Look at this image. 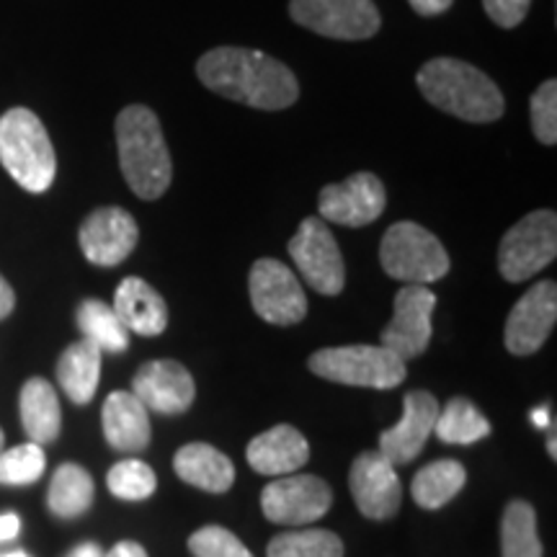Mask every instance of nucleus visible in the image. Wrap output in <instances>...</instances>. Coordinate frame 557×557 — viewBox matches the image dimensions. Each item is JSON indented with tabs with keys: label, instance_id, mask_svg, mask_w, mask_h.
<instances>
[{
	"label": "nucleus",
	"instance_id": "nucleus-6",
	"mask_svg": "<svg viewBox=\"0 0 557 557\" xmlns=\"http://www.w3.org/2000/svg\"><path fill=\"white\" fill-rule=\"evenodd\" d=\"M380 263L403 284H434L449 274V253L434 233L416 222H395L380 243Z\"/></svg>",
	"mask_w": 557,
	"mask_h": 557
},
{
	"label": "nucleus",
	"instance_id": "nucleus-23",
	"mask_svg": "<svg viewBox=\"0 0 557 557\" xmlns=\"http://www.w3.org/2000/svg\"><path fill=\"white\" fill-rule=\"evenodd\" d=\"M101 348L81 338L70 344L58 359V382L75 406L94 400L101 380Z\"/></svg>",
	"mask_w": 557,
	"mask_h": 557
},
{
	"label": "nucleus",
	"instance_id": "nucleus-20",
	"mask_svg": "<svg viewBox=\"0 0 557 557\" xmlns=\"http://www.w3.org/2000/svg\"><path fill=\"white\" fill-rule=\"evenodd\" d=\"M111 308L120 315L124 329L135 336L152 338L169 329V305L156 287L139 276L122 278Z\"/></svg>",
	"mask_w": 557,
	"mask_h": 557
},
{
	"label": "nucleus",
	"instance_id": "nucleus-22",
	"mask_svg": "<svg viewBox=\"0 0 557 557\" xmlns=\"http://www.w3.org/2000/svg\"><path fill=\"white\" fill-rule=\"evenodd\" d=\"M173 470L184 483L207 493H227L235 483V468L230 457L201 442L181 447L173 457Z\"/></svg>",
	"mask_w": 557,
	"mask_h": 557
},
{
	"label": "nucleus",
	"instance_id": "nucleus-39",
	"mask_svg": "<svg viewBox=\"0 0 557 557\" xmlns=\"http://www.w3.org/2000/svg\"><path fill=\"white\" fill-rule=\"evenodd\" d=\"M16 308V295H13L11 284L5 282L3 274H0V320H5Z\"/></svg>",
	"mask_w": 557,
	"mask_h": 557
},
{
	"label": "nucleus",
	"instance_id": "nucleus-1",
	"mask_svg": "<svg viewBox=\"0 0 557 557\" xmlns=\"http://www.w3.org/2000/svg\"><path fill=\"white\" fill-rule=\"evenodd\" d=\"M197 75L218 96L263 111L289 109L299 96L295 73L259 50L218 47L197 62Z\"/></svg>",
	"mask_w": 557,
	"mask_h": 557
},
{
	"label": "nucleus",
	"instance_id": "nucleus-8",
	"mask_svg": "<svg viewBox=\"0 0 557 557\" xmlns=\"http://www.w3.org/2000/svg\"><path fill=\"white\" fill-rule=\"evenodd\" d=\"M289 256L295 261L308 287L318 295L336 297L346 284L344 256L331 227L320 218H308L297 227L295 238L289 240Z\"/></svg>",
	"mask_w": 557,
	"mask_h": 557
},
{
	"label": "nucleus",
	"instance_id": "nucleus-34",
	"mask_svg": "<svg viewBox=\"0 0 557 557\" xmlns=\"http://www.w3.org/2000/svg\"><path fill=\"white\" fill-rule=\"evenodd\" d=\"M532 129L542 145L557 143V83L545 81L532 96Z\"/></svg>",
	"mask_w": 557,
	"mask_h": 557
},
{
	"label": "nucleus",
	"instance_id": "nucleus-4",
	"mask_svg": "<svg viewBox=\"0 0 557 557\" xmlns=\"http://www.w3.org/2000/svg\"><path fill=\"white\" fill-rule=\"evenodd\" d=\"M0 163L21 189L45 194L58 173L52 139L32 109L16 107L0 116Z\"/></svg>",
	"mask_w": 557,
	"mask_h": 557
},
{
	"label": "nucleus",
	"instance_id": "nucleus-2",
	"mask_svg": "<svg viewBox=\"0 0 557 557\" xmlns=\"http://www.w3.org/2000/svg\"><path fill=\"white\" fill-rule=\"evenodd\" d=\"M418 90L431 107L462 122L487 124L504 114V94L483 70L465 60L436 58L418 70Z\"/></svg>",
	"mask_w": 557,
	"mask_h": 557
},
{
	"label": "nucleus",
	"instance_id": "nucleus-33",
	"mask_svg": "<svg viewBox=\"0 0 557 557\" xmlns=\"http://www.w3.org/2000/svg\"><path fill=\"white\" fill-rule=\"evenodd\" d=\"M189 549L194 557H253L225 527H201L189 537Z\"/></svg>",
	"mask_w": 557,
	"mask_h": 557
},
{
	"label": "nucleus",
	"instance_id": "nucleus-43",
	"mask_svg": "<svg viewBox=\"0 0 557 557\" xmlns=\"http://www.w3.org/2000/svg\"><path fill=\"white\" fill-rule=\"evenodd\" d=\"M3 444H5V436H3V429H0V451H3Z\"/></svg>",
	"mask_w": 557,
	"mask_h": 557
},
{
	"label": "nucleus",
	"instance_id": "nucleus-36",
	"mask_svg": "<svg viewBox=\"0 0 557 557\" xmlns=\"http://www.w3.org/2000/svg\"><path fill=\"white\" fill-rule=\"evenodd\" d=\"M410 9H413L418 16H438V13L449 11V5L455 3V0H408Z\"/></svg>",
	"mask_w": 557,
	"mask_h": 557
},
{
	"label": "nucleus",
	"instance_id": "nucleus-37",
	"mask_svg": "<svg viewBox=\"0 0 557 557\" xmlns=\"http://www.w3.org/2000/svg\"><path fill=\"white\" fill-rule=\"evenodd\" d=\"M21 532V519L16 513H0V542L16 540Z\"/></svg>",
	"mask_w": 557,
	"mask_h": 557
},
{
	"label": "nucleus",
	"instance_id": "nucleus-32",
	"mask_svg": "<svg viewBox=\"0 0 557 557\" xmlns=\"http://www.w3.org/2000/svg\"><path fill=\"white\" fill-rule=\"evenodd\" d=\"M47 457L39 444H21L9 451H0V483L3 485H29L45 475Z\"/></svg>",
	"mask_w": 557,
	"mask_h": 557
},
{
	"label": "nucleus",
	"instance_id": "nucleus-9",
	"mask_svg": "<svg viewBox=\"0 0 557 557\" xmlns=\"http://www.w3.org/2000/svg\"><path fill=\"white\" fill-rule=\"evenodd\" d=\"M250 305L256 315L271 325H297L308 315V297L299 278L282 261L261 259L253 263L248 278Z\"/></svg>",
	"mask_w": 557,
	"mask_h": 557
},
{
	"label": "nucleus",
	"instance_id": "nucleus-14",
	"mask_svg": "<svg viewBox=\"0 0 557 557\" xmlns=\"http://www.w3.org/2000/svg\"><path fill=\"white\" fill-rule=\"evenodd\" d=\"M348 487L361 517L367 519H393L403 504V487L395 465L387 462L380 451H361L354 459Z\"/></svg>",
	"mask_w": 557,
	"mask_h": 557
},
{
	"label": "nucleus",
	"instance_id": "nucleus-15",
	"mask_svg": "<svg viewBox=\"0 0 557 557\" xmlns=\"http://www.w3.org/2000/svg\"><path fill=\"white\" fill-rule=\"evenodd\" d=\"M81 250L94 267H120L129 259L139 240V227L127 209L101 207L83 220Z\"/></svg>",
	"mask_w": 557,
	"mask_h": 557
},
{
	"label": "nucleus",
	"instance_id": "nucleus-21",
	"mask_svg": "<svg viewBox=\"0 0 557 557\" xmlns=\"http://www.w3.org/2000/svg\"><path fill=\"white\" fill-rule=\"evenodd\" d=\"M103 436L114 449L137 455L150 444V410L129 389H114L101 408Z\"/></svg>",
	"mask_w": 557,
	"mask_h": 557
},
{
	"label": "nucleus",
	"instance_id": "nucleus-30",
	"mask_svg": "<svg viewBox=\"0 0 557 557\" xmlns=\"http://www.w3.org/2000/svg\"><path fill=\"white\" fill-rule=\"evenodd\" d=\"M269 557H344V542L329 529H297L269 542Z\"/></svg>",
	"mask_w": 557,
	"mask_h": 557
},
{
	"label": "nucleus",
	"instance_id": "nucleus-13",
	"mask_svg": "<svg viewBox=\"0 0 557 557\" xmlns=\"http://www.w3.org/2000/svg\"><path fill=\"white\" fill-rule=\"evenodd\" d=\"M387 194L374 173H354L341 184H331L320 191V218L346 227H364L385 212Z\"/></svg>",
	"mask_w": 557,
	"mask_h": 557
},
{
	"label": "nucleus",
	"instance_id": "nucleus-11",
	"mask_svg": "<svg viewBox=\"0 0 557 557\" xmlns=\"http://www.w3.org/2000/svg\"><path fill=\"white\" fill-rule=\"evenodd\" d=\"M333 491L318 475H284L261 493V511L271 524L305 527L329 513Z\"/></svg>",
	"mask_w": 557,
	"mask_h": 557
},
{
	"label": "nucleus",
	"instance_id": "nucleus-42",
	"mask_svg": "<svg viewBox=\"0 0 557 557\" xmlns=\"http://www.w3.org/2000/svg\"><path fill=\"white\" fill-rule=\"evenodd\" d=\"M0 557H29V555L21 553V549H16V553H5V555H0Z\"/></svg>",
	"mask_w": 557,
	"mask_h": 557
},
{
	"label": "nucleus",
	"instance_id": "nucleus-35",
	"mask_svg": "<svg viewBox=\"0 0 557 557\" xmlns=\"http://www.w3.org/2000/svg\"><path fill=\"white\" fill-rule=\"evenodd\" d=\"M532 0H483V9L500 29H513L527 18Z\"/></svg>",
	"mask_w": 557,
	"mask_h": 557
},
{
	"label": "nucleus",
	"instance_id": "nucleus-3",
	"mask_svg": "<svg viewBox=\"0 0 557 557\" xmlns=\"http://www.w3.org/2000/svg\"><path fill=\"white\" fill-rule=\"evenodd\" d=\"M116 148L124 181L139 199H160L171 186L173 165L156 111L135 103L116 116Z\"/></svg>",
	"mask_w": 557,
	"mask_h": 557
},
{
	"label": "nucleus",
	"instance_id": "nucleus-28",
	"mask_svg": "<svg viewBox=\"0 0 557 557\" xmlns=\"http://www.w3.org/2000/svg\"><path fill=\"white\" fill-rule=\"evenodd\" d=\"M500 557H542L537 513L527 500H511L500 519Z\"/></svg>",
	"mask_w": 557,
	"mask_h": 557
},
{
	"label": "nucleus",
	"instance_id": "nucleus-24",
	"mask_svg": "<svg viewBox=\"0 0 557 557\" xmlns=\"http://www.w3.org/2000/svg\"><path fill=\"white\" fill-rule=\"evenodd\" d=\"M18 410H21L24 431L29 434L34 444L45 447V444H52L54 438L60 436V429H62L60 400H58V393H54V387L47 380L32 377L24 387H21Z\"/></svg>",
	"mask_w": 557,
	"mask_h": 557
},
{
	"label": "nucleus",
	"instance_id": "nucleus-16",
	"mask_svg": "<svg viewBox=\"0 0 557 557\" xmlns=\"http://www.w3.org/2000/svg\"><path fill=\"white\" fill-rule=\"evenodd\" d=\"M557 320V284L540 282L513 305L506 320L504 344L513 357H529L540 351L555 329Z\"/></svg>",
	"mask_w": 557,
	"mask_h": 557
},
{
	"label": "nucleus",
	"instance_id": "nucleus-26",
	"mask_svg": "<svg viewBox=\"0 0 557 557\" xmlns=\"http://www.w3.org/2000/svg\"><path fill=\"white\" fill-rule=\"evenodd\" d=\"M94 478L81 465L67 462L54 470L50 493H47V506H50L54 517L75 519L88 511L90 504H94Z\"/></svg>",
	"mask_w": 557,
	"mask_h": 557
},
{
	"label": "nucleus",
	"instance_id": "nucleus-27",
	"mask_svg": "<svg viewBox=\"0 0 557 557\" xmlns=\"http://www.w3.org/2000/svg\"><path fill=\"white\" fill-rule=\"evenodd\" d=\"M75 320H78L83 338L99 346L101 351L122 354L129 348V331L124 329L114 308L101 302V299H86V302H81Z\"/></svg>",
	"mask_w": 557,
	"mask_h": 557
},
{
	"label": "nucleus",
	"instance_id": "nucleus-25",
	"mask_svg": "<svg viewBox=\"0 0 557 557\" xmlns=\"http://www.w3.org/2000/svg\"><path fill=\"white\" fill-rule=\"evenodd\" d=\"M465 483H468V470L457 459H436V462L416 472L413 483H410V496L426 511H436V508L449 504L462 491Z\"/></svg>",
	"mask_w": 557,
	"mask_h": 557
},
{
	"label": "nucleus",
	"instance_id": "nucleus-31",
	"mask_svg": "<svg viewBox=\"0 0 557 557\" xmlns=\"http://www.w3.org/2000/svg\"><path fill=\"white\" fill-rule=\"evenodd\" d=\"M109 491L122 500H145L156 493L158 478L150 465L143 459H122L107 475Z\"/></svg>",
	"mask_w": 557,
	"mask_h": 557
},
{
	"label": "nucleus",
	"instance_id": "nucleus-5",
	"mask_svg": "<svg viewBox=\"0 0 557 557\" xmlns=\"http://www.w3.org/2000/svg\"><path fill=\"white\" fill-rule=\"evenodd\" d=\"M310 372L320 380L351 387L393 389L406 380V361L385 346H333L320 348L308 359Z\"/></svg>",
	"mask_w": 557,
	"mask_h": 557
},
{
	"label": "nucleus",
	"instance_id": "nucleus-40",
	"mask_svg": "<svg viewBox=\"0 0 557 557\" xmlns=\"http://www.w3.org/2000/svg\"><path fill=\"white\" fill-rule=\"evenodd\" d=\"M67 557H103V553L99 545H94V542H83V545L70 549Z\"/></svg>",
	"mask_w": 557,
	"mask_h": 557
},
{
	"label": "nucleus",
	"instance_id": "nucleus-17",
	"mask_svg": "<svg viewBox=\"0 0 557 557\" xmlns=\"http://www.w3.org/2000/svg\"><path fill=\"white\" fill-rule=\"evenodd\" d=\"M129 393L148 410L178 416L191 408L197 398V385L184 364L173 359H156L137 369Z\"/></svg>",
	"mask_w": 557,
	"mask_h": 557
},
{
	"label": "nucleus",
	"instance_id": "nucleus-19",
	"mask_svg": "<svg viewBox=\"0 0 557 557\" xmlns=\"http://www.w3.org/2000/svg\"><path fill=\"white\" fill-rule=\"evenodd\" d=\"M246 459L259 475H292L308 465L310 444L302 431L278 423L248 444Z\"/></svg>",
	"mask_w": 557,
	"mask_h": 557
},
{
	"label": "nucleus",
	"instance_id": "nucleus-10",
	"mask_svg": "<svg viewBox=\"0 0 557 557\" xmlns=\"http://www.w3.org/2000/svg\"><path fill=\"white\" fill-rule=\"evenodd\" d=\"M292 18L329 39L359 41L380 29V11L372 0H292Z\"/></svg>",
	"mask_w": 557,
	"mask_h": 557
},
{
	"label": "nucleus",
	"instance_id": "nucleus-7",
	"mask_svg": "<svg viewBox=\"0 0 557 557\" xmlns=\"http://www.w3.org/2000/svg\"><path fill=\"white\" fill-rule=\"evenodd\" d=\"M557 256V218L553 209L521 218L498 246V271L506 282H527Z\"/></svg>",
	"mask_w": 557,
	"mask_h": 557
},
{
	"label": "nucleus",
	"instance_id": "nucleus-18",
	"mask_svg": "<svg viewBox=\"0 0 557 557\" xmlns=\"http://www.w3.org/2000/svg\"><path fill=\"white\" fill-rule=\"evenodd\" d=\"M438 400L426 389H413L403 400V416L393 429L382 431L380 434V455L398 465H408L421 455L426 447L429 436L434 434L436 416H438Z\"/></svg>",
	"mask_w": 557,
	"mask_h": 557
},
{
	"label": "nucleus",
	"instance_id": "nucleus-38",
	"mask_svg": "<svg viewBox=\"0 0 557 557\" xmlns=\"http://www.w3.org/2000/svg\"><path fill=\"white\" fill-rule=\"evenodd\" d=\"M103 557H148V553H145V547L137 545V542L124 540V542H116V545L111 547Z\"/></svg>",
	"mask_w": 557,
	"mask_h": 557
},
{
	"label": "nucleus",
	"instance_id": "nucleus-41",
	"mask_svg": "<svg viewBox=\"0 0 557 557\" xmlns=\"http://www.w3.org/2000/svg\"><path fill=\"white\" fill-rule=\"evenodd\" d=\"M532 423H534V426H540V429H547V423H549L547 410H545V408L534 410V413H532Z\"/></svg>",
	"mask_w": 557,
	"mask_h": 557
},
{
	"label": "nucleus",
	"instance_id": "nucleus-29",
	"mask_svg": "<svg viewBox=\"0 0 557 557\" xmlns=\"http://www.w3.org/2000/svg\"><path fill=\"white\" fill-rule=\"evenodd\" d=\"M434 434L444 444H475L491 434V423L468 398H451L438 408Z\"/></svg>",
	"mask_w": 557,
	"mask_h": 557
},
{
	"label": "nucleus",
	"instance_id": "nucleus-12",
	"mask_svg": "<svg viewBox=\"0 0 557 557\" xmlns=\"http://www.w3.org/2000/svg\"><path fill=\"white\" fill-rule=\"evenodd\" d=\"M436 310V295L423 284H406L395 295L393 320L380 333V346L408 361L421 357L431 344V315Z\"/></svg>",
	"mask_w": 557,
	"mask_h": 557
}]
</instances>
